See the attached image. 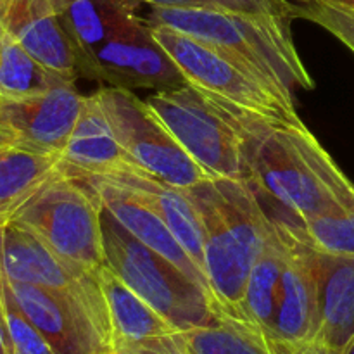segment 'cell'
Wrapping results in <instances>:
<instances>
[{
  "mask_svg": "<svg viewBox=\"0 0 354 354\" xmlns=\"http://www.w3.org/2000/svg\"><path fill=\"white\" fill-rule=\"evenodd\" d=\"M216 99L241 135L244 182L259 199L279 204L287 213L282 220L303 225L332 207L354 206V185L303 121L259 116Z\"/></svg>",
  "mask_w": 354,
  "mask_h": 354,
  "instance_id": "6da1fadb",
  "label": "cell"
},
{
  "mask_svg": "<svg viewBox=\"0 0 354 354\" xmlns=\"http://www.w3.org/2000/svg\"><path fill=\"white\" fill-rule=\"evenodd\" d=\"M183 192L199 214L209 292L225 315L244 320L245 283L272 232V216L241 180L207 178Z\"/></svg>",
  "mask_w": 354,
  "mask_h": 354,
  "instance_id": "7a4b0ae2",
  "label": "cell"
},
{
  "mask_svg": "<svg viewBox=\"0 0 354 354\" xmlns=\"http://www.w3.org/2000/svg\"><path fill=\"white\" fill-rule=\"evenodd\" d=\"M147 21L190 35L241 66L296 109L294 92L315 86L304 68L286 14L151 7Z\"/></svg>",
  "mask_w": 354,
  "mask_h": 354,
  "instance_id": "3957f363",
  "label": "cell"
},
{
  "mask_svg": "<svg viewBox=\"0 0 354 354\" xmlns=\"http://www.w3.org/2000/svg\"><path fill=\"white\" fill-rule=\"evenodd\" d=\"M104 265L151 304L176 332L207 327L225 317L209 290L131 237L102 211Z\"/></svg>",
  "mask_w": 354,
  "mask_h": 354,
  "instance_id": "277c9868",
  "label": "cell"
},
{
  "mask_svg": "<svg viewBox=\"0 0 354 354\" xmlns=\"http://www.w3.org/2000/svg\"><path fill=\"white\" fill-rule=\"evenodd\" d=\"M9 221L30 230L75 268L95 272L104 265L102 207L85 182L61 168Z\"/></svg>",
  "mask_w": 354,
  "mask_h": 354,
  "instance_id": "5b68a950",
  "label": "cell"
},
{
  "mask_svg": "<svg viewBox=\"0 0 354 354\" xmlns=\"http://www.w3.org/2000/svg\"><path fill=\"white\" fill-rule=\"evenodd\" d=\"M145 104L209 178L244 182L241 135L216 97L183 83L156 90Z\"/></svg>",
  "mask_w": 354,
  "mask_h": 354,
  "instance_id": "8992f818",
  "label": "cell"
},
{
  "mask_svg": "<svg viewBox=\"0 0 354 354\" xmlns=\"http://www.w3.org/2000/svg\"><path fill=\"white\" fill-rule=\"evenodd\" d=\"M151 31L190 85L259 116L290 123L301 121L296 109L211 45L162 24H151Z\"/></svg>",
  "mask_w": 354,
  "mask_h": 354,
  "instance_id": "52a82bcc",
  "label": "cell"
},
{
  "mask_svg": "<svg viewBox=\"0 0 354 354\" xmlns=\"http://www.w3.org/2000/svg\"><path fill=\"white\" fill-rule=\"evenodd\" d=\"M118 142L135 166L176 189H190L207 180V173L183 151L151 107L130 88L97 90Z\"/></svg>",
  "mask_w": 354,
  "mask_h": 354,
  "instance_id": "ba28073f",
  "label": "cell"
},
{
  "mask_svg": "<svg viewBox=\"0 0 354 354\" xmlns=\"http://www.w3.org/2000/svg\"><path fill=\"white\" fill-rule=\"evenodd\" d=\"M0 268L12 282L68 294L85 303L111 334L109 315L95 272L75 268L30 230L14 221L0 225Z\"/></svg>",
  "mask_w": 354,
  "mask_h": 354,
  "instance_id": "9c48e42d",
  "label": "cell"
},
{
  "mask_svg": "<svg viewBox=\"0 0 354 354\" xmlns=\"http://www.w3.org/2000/svg\"><path fill=\"white\" fill-rule=\"evenodd\" d=\"M7 282L16 303L55 354L109 353V330L85 303L45 287Z\"/></svg>",
  "mask_w": 354,
  "mask_h": 354,
  "instance_id": "30bf717a",
  "label": "cell"
},
{
  "mask_svg": "<svg viewBox=\"0 0 354 354\" xmlns=\"http://www.w3.org/2000/svg\"><path fill=\"white\" fill-rule=\"evenodd\" d=\"M83 99L75 83L23 99H0V138L61 158L82 113Z\"/></svg>",
  "mask_w": 354,
  "mask_h": 354,
  "instance_id": "8fae6325",
  "label": "cell"
},
{
  "mask_svg": "<svg viewBox=\"0 0 354 354\" xmlns=\"http://www.w3.org/2000/svg\"><path fill=\"white\" fill-rule=\"evenodd\" d=\"M85 76L130 90H162L187 83L154 40L147 19L107 40L95 52Z\"/></svg>",
  "mask_w": 354,
  "mask_h": 354,
  "instance_id": "7c38bea8",
  "label": "cell"
},
{
  "mask_svg": "<svg viewBox=\"0 0 354 354\" xmlns=\"http://www.w3.org/2000/svg\"><path fill=\"white\" fill-rule=\"evenodd\" d=\"M286 239V266L280 286L273 349L311 342L318 328V292L313 248L299 225L277 218Z\"/></svg>",
  "mask_w": 354,
  "mask_h": 354,
  "instance_id": "4fadbf2b",
  "label": "cell"
},
{
  "mask_svg": "<svg viewBox=\"0 0 354 354\" xmlns=\"http://www.w3.org/2000/svg\"><path fill=\"white\" fill-rule=\"evenodd\" d=\"M59 168L78 180L109 178L138 168L118 142L97 92L83 99L82 113L59 159Z\"/></svg>",
  "mask_w": 354,
  "mask_h": 354,
  "instance_id": "5bb4252c",
  "label": "cell"
},
{
  "mask_svg": "<svg viewBox=\"0 0 354 354\" xmlns=\"http://www.w3.org/2000/svg\"><path fill=\"white\" fill-rule=\"evenodd\" d=\"M82 182H85L92 189V192L95 194L104 213L114 218L131 237H135L138 242L147 245L149 249L161 254L168 261H171L182 272H185L187 275L192 277L194 280L203 283L209 290L206 277L203 275V272L190 259L185 249L180 245L175 235L166 227L165 221L140 197L135 196L131 190L113 182V180L83 178Z\"/></svg>",
  "mask_w": 354,
  "mask_h": 354,
  "instance_id": "9a60e30c",
  "label": "cell"
},
{
  "mask_svg": "<svg viewBox=\"0 0 354 354\" xmlns=\"http://www.w3.org/2000/svg\"><path fill=\"white\" fill-rule=\"evenodd\" d=\"M6 31L45 68L62 78H78V57L54 0H9Z\"/></svg>",
  "mask_w": 354,
  "mask_h": 354,
  "instance_id": "2e32d148",
  "label": "cell"
},
{
  "mask_svg": "<svg viewBox=\"0 0 354 354\" xmlns=\"http://www.w3.org/2000/svg\"><path fill=\"white\" fill-rule=\"evenodd\" d=\"M142 0H54L61 23L78 57V75L85 76L95 52L116 35L142 23Z\"/></svg>",
  "mask_w": 354,
  "mask_h": 354,
  "instance_id": "e0dca14e",
  "label": "cell"
},
{
  "mask_svg": "<svg viewBox=\"0 0 354 354\" xmlns=\"http://www.w3.org/2000/svg\"><path fill=\"white\" fill-rule=\"evenodd\" d=\"M318 328L311 342L344 351L354 339V258L313 249Z\"/></svg>",
  "mask_w": 354,
  "mask_h": 354,
  "instance_id": "ac0fdd59",
  "label": "cell"
},
{
  "mask_svg": "<svg viewBox=\"0 0 354 354\" xmlns=\"http://www.w3.org/2000/svg\"><path fill=\"white\" fill-rule=\"evenodd\" d=\"M107 180H113V182L127 187L135 196L140 197L165 221L169 232L180 242V245L185 249L190 259L206 277L204 273L203 228H201L199 214L182 189L168 185L140 168L118 173Z\"/></svg>",
  "mask_w": 354,
  "mask_h": 354,
  "instance_id": "d6986e66",
  "label": "cell"
},
{
  "mask_svg": "<svg viewBox=\"0 0 354 354\" xmlns=\"http://www.w3.org/2000/svg\"><path fill=\"white\" fill-rule=\"evenodd\" d=\"M286 256L287 248L282 227L279 220L272 216V232L249 272L244 301H242L244 320L258 328L272 346L275 339V318L279 310Z\"/></svg>",
  "mask_w": 354,
  "mask_h": 354,
  "instance_id": "ffe728a7",
  "label": "cell"
},
{
  "mask_svg": "<svg viewBox=\"0 0 354 354\" xmlns=\"http://www.w3.org/2000/svg\"><path fill=\"white\" fill-rule=\"evenodd\" d=\"M111 324V348L176 334L175 328L106 265L95 270Z\"/></svg>",
  "mask_w": 354,
  "mask_h": 354,
  "instance_id": "44dd1931",
  "label": "cell"
},
{
  "mask_svg": "<svg viewBox=\"0 0 354 354\" xmlns=\"http://www.w3.org/2000/svg\"><path fill=\"white\" fill-rule=\"evenodd\" d=\"M59 159L0 138V225L59 171Z\"/></svg>",
  "mask_w": 354,
  "mask_h": 354,
  "instance_id": "7402d4cb",
  "label": "cell"
},
{
  "mask_svg": "<svg viewBox=\"0 0 354 354\" xmlns=\"http://www.w3.org/2000/svg\"><path fill=\"white\" fill-rule=\"evenodd\" d=\"M175 337L185 354H277L258 328L228 315L207 327L176 332Z\"/></svg>",
  "mask_w": 354,
  "mask_h": 354,
  "instance_id": "603a6c76",
  "label": "cell"
},
{
  "mask_svg": "<svg viewBox=\"0 0 354 354\" xmlns=\"http://www.w3.org/2000/svg\"><path fill=\"white\" fill-rule=\"evenodd\" d=\"M64 83L75 82L45 68L9 35L0 41V99H23Z\"/></svg>",
  "mask_w": 354,
  "mask_h": 354,
  "instance_id": "cb8c5ba5",
  "label": "cell"
},
{
  "mask_svg": "<svg viewBox=\"0 0 354 354\" xmlns=\"http://www.w3.org/2000/svg\"><path fill=\"white\" fill-rule=\"evenodd\" d=\"M299 228L317 251L354 258V206L332 207L306 220Z\"/></svg>",
  "mask_w": 354,
  "mask_h": 354,
  "instance_id": "d4e9b609",
  "label": "cell"
},
{
  "mask_svg": "<svg viewBox=\"0 0 354 354\" xmlns=\"http://www.w3.org/2000/svg\"><path fill=\"white\" fill-rule=\"evenodd\" d=\"M151 7L162 9H211L235 10V12L289 14L283 0H142Z\"/></svg>",
  "mask_w": 354,
  "mask_h": 354,
  "instance_id": "484cf974",
  "label": "cell"
},
{
  "mask_svg": "<svg viewBox=\"0 0 354 354\" xmlns=\"http://www.w3.org/2000/svg\"><path fill=\"white\" fill-rule=\"evenodd\" d=\"M289 14L320 24L354 52V12L332 9V7L320 6V3L304 2L301 6H289Z\"/></svg>",
  "mask_w": 354,
  "mask_h": 354,
  "instance_id": "4316f807",
  "label": "cell"
},
{
  "mask_svg": "<svg viewBox=\"0 0 354 354\" xmlns=\"http://www.w3.org/2000/svg\"><path fill=\"white\" fill-rule=\"evenodd\" d=\"M107 354H185L180 348L175 334L151 339L144 342H121L114 344Z\"/></svg>",
  "mask_w": 354,
  "mask_h": 354,
  "instance_id": "83f0119b",
  "label": "cell"
},
{
  "mask_svg": "<svg viewBox=\"0 0 354 354\" xmlns=\"http://www.w3.org/2000/svg\"><path fill=\"white\" fill-rule=\"evenodd\" d=\"M277 354H342L337 349L327 348V346L320 344V342H304V344L290 346V348H280L275 349Z\"/></svg>",
  "mask_w": 354,
  "mask_h": 354,
  "instance_id": "f1b7e54d",
  "label": "cell"
},
{
  "mask_svg": "<svg viewBox=\"0 0 354 354\" xmlns=\"http://www.w3.org/2000/svg\"><path fill=\"white\" fill-rule=\"evenodd\" d=\"M304 2L320 3V6L332 7V9L346 10V12H354V0H304Z\"/></svg>",
  "mask_w": 354,
  "mask_h": 354,
  "instance_id": "f546056e",
  "label": "cell"
},
{
  "mask_svg": "<svg viewBox=\"0 0 354 354\" xmlns=\"http://www.w3.org/2000/svg\"><path fill=\"white\" fill-rule=\"evenodd\" d=\"M10 344L6 337V332H3L2 325H0V354H10Z\"/></svg>",
  "mask_w": 354,
  "mask_h": 354,
  "instance_id": "4dcf8cb0",
  "label": "cell"
},
{
  "mask_svg": "<svg viewBox=\"0 0 354 354\" xmlns=\"http://www.w3.org/2000/svg\"><path fill=\"white\" fill-rule=\"evenodd\" d=\"M342 354H354V339L351 342H349L348 346L344 348V351H342Z\"/></svg>",
  "mask_w": 354,
  "mask_h": 354,
  "instance_id": "1f68e13d",
  "label": "cell"
},
{
  "mask_svg": "<svg viewBox=\"0 0 354 354\" xmlns=\"http://www.w3.org/2000/svg\"><path fill=\"white\" fill-rule=\"evenodd\" d=\"M10 354H24V353H21V351H17V349H10Z\"/></svg>",
  "mask_w": 354,
  "mask_h": 354,
  "instance_id": "d6a6232c",
  "label": "cell"
}]
</instances>
